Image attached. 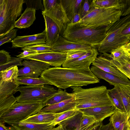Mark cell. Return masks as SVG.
<instances>
[{
	"instance_id": "obj_1",
	"label": "cell",
	"mask_w": 130,
	"mask_h": 130,
	"mask_svg": "<svg viewBox=\"0 0 130 130\" xmlns=\"http://www.w3.org/2000/svg\"><path fill=\"white\" fill-rule=\"evenodd\" d=\"M40 76L50 85L64 89L72 87H81L100 82V79L93 73L90 68H50L44 71Z\"/></svg>"
},
{
	"instance_id": "obj_2",
	"label": "cell",
	"mask_w": 130,
	"mask_h": 130,
	"mask_svg": "<svg viewBox=\"0 0 130 130\" xmlns=\"http://www.w3.org/2000/svg\"><path fill=\"white\" fill-rule=\"evenodd\" d=\"M112 24L93 28L77 23H70L61 36L69 41L85 44L94 47L100 44L106 36L108 30Z\"/></svg>"
},
{
	"instance_id": "obj_3",
	"label": "cell",
	"mask_w": 130,
	"mask_h": 130,
	"mask_svg": "<svg viewBox=\"0 0 130 130\" xmlns=\"http://www.w3.org/2000/svg\"><path fill=\"white\" fill-rule=\"evenodd\" d=\"M71 88L78 103L75 108L78 110L114 105L108 94L107 87L105 86L86 89L79 86Z\"/></svg>"
},
{
	"instance_id": "obj_4",
	"label": "cell",
	"mask_w": 130,
	"mask_h": 130,
	"mask_svg": "<svg viewBox=\"0 0 130 130\" xmlns=\"http://www.w3.org/2000/svg\"><path fill=\"white\" fill-rule=\"evenodd\" d=\"M91 2L88 13L75 23L89 28H97L113 24L120 19L121 10L99 7L93 5Z\"/></svg>"
},
{
	"instance_id": "obj_5",
	"label": "cell",
	"mask_w": 130,
	"mask_h": 130,
	"mask_svg": "<svg viewBox=\"0 0 130 130\" xmlns=\"http://www.w3.org/2000/svg\"><path fill=\"white\" fill-rule=\"evenodd\" d=\"M130 20V15L120 18L112 24L108 30L106 36L98 46V51L103 54L110 52L128 43L130 37L123 35L122 30Z\"/></svg>"
},
{
	"instance_id": "obj_6",
	"label": "cell",
	"mask_w": 130,
	"mask_h": 130,
	"mask_svg": "<svg viewBox=\"0 0 130 130\" xmlns=\"http://www.w3.org/2000/svg\"><path fill=\"white\" fill-rule=\"evenodd\" d=\"M24 3V0H0V37L15 27Z\"/></svg>"
},
{
	"instance_id": "obj_7",
	"label": "cell",
	"mask_w": 130,
	"mask_h": 130,
	"mask_svg": "<svg viewBox=\"0 0 130 130\" xmlns=\"http://www.w3.org/2000/svg\"><path fill=\"white\" fill-rule=\"evenodd\" d=\"M44 107L42 102H17L0 117V122L4 123L21 122L38 113Z\"/></svg>"
},
{
	"instance_id": "obj_8",
	"label": "cell",
	"mask_w": 130,
	"mask_h": 130,
	"mask_svg": "<svg viewBox=\"0 0 130 130\" xmlns=\"http://www.w3.org/2000/svg\"><path fill=\"white\" fill-rule=\"evenodd\" d=\"M49 85L19 87L20 95L16 97L18 102H43L57 92Z\"/></svg>"
},
{
	"instance_id": "obj_9",
	"label": "cell",
	"mask_w": 130,
	"mask_h": 130,
	"mask_svg": "<svg viewBox=\"0 0 130 130\" xmlns=\"http://www.w3.org/2000/svg\"><path fill=\"white\" fill-rule=\"evenodd\" d=\"M52 52L70 54L78 52L91 50L92 47L85 44L68 40L60 35L52 45Z\"/></svg>"
},
{
	"instance_id": "obj_10",
	"label": "cell",
	"mask_w": 130,
	"mask_h": 130,
	"mask_svg": "<svg viewBox=\"0 0 130 130\" xmlns=\"http://www.w3.org/2000/svg\"><path fill=\"white\" fill-rule=\"evenodd\" d=\"M24 60L22 62L23 67L19 69L18 77L38 78L43 73L50 68L51 65L42 61L34 60Z\"/></svg>"
},
{
	"instance_id": "obj_11",
	"label": "cell",
	"mask_w": 130,
	"mask_h": 130,
	"mask_svg": "<svg viewBox=\"0 0 130 130\" xmlns=\"http://www.w3.org/2000/svg\"><path fill=\"white\" fill-rule=\"evenodd\" d=\"M67 55V53L51 52L30 55L24 59L42 61L54 67H61L66 60Z\"/></svg>"
},
{
	"instance_id": "obj_12",
	"label": "cell",
	"mask_w": 130,
	"mask_h": 130,
	"mask_svg": "<svg viewBox=\"0 0 130 130\" xmlns=\"http://www.w3.org/2000/svg\"><path fill=\"white\" fill-rule=\"evenodd\" d=\"M42 13L47 15L52 19L59 27L60 35L61 36L71 22L62 6L60 0L51 9Z\"/></svg>"
},
{
	"instance_id": "obj_13",
	"label": "cell",
	"mask_w": 130,
	"mask_h": 130,
	"mask_svg": "<svg viewBox=\"0 0 130 130\" xmlns=\"http://www.w3.org/2000/svg\"><path fill=\"white\" fill-rule=\"evenodd\" d=\"M99 54L98 50L94 47L86 54L77 58L66 60L62 67L73 69H84L90 68Z\"/></svg>"
},
{
	"instance_id": "obj_14",
	"label": "cell",
	"mask_w": 130,
	"mask_h": 130,
	"mask_svg": "<svg viewBox=\"0 0 130 130\" xmlns=\"http://www.w3.org/2000/svg\"><path fill=\"white\" fill-rule=\"evenodd\" d=\"M45 30L42 32L32 35L18 36L11 41L13 48L22 47L38 44H46Z\"/></svg>"
},
{
	"instance_id": "obj_15",
	"label": "cell",
	"mask_w": 130,
	"mask_h": 130,
	"mask_svg": "<svg viewBox=\"0 0 130 130\" xmlns=\"http://www.w3.org/2000/svg\"><path fill=\"white\" fill-rule=\"evenodd\" d=\"M117 109L114 105L94 107L80 109L83 113L94 116L97 122H102L105 118L111 116Z\"/></svg>"
},
{
	"instance_id": "obj_16",
	"label": "cell",
	"mask_w": 130,
	"mask_h": 130,
	"mask_svg": "<svg viewBox=\"0 0 130 130\" xmlns=\"http://www.w3.org/2000/svg\"><path fill=\"white\" fill-rule=\"evenodd\" d=\"M102 70L113 74L126 80L130 81L128 78L118 70L110 59L103 56H97L92 64Z\"/></svg>"
},
{
	"instance_id": "obj_17",
	"label": "cell",
	"mask_w": 130,
	"mask_h": 130,
	"mask_svg": "<svg viewBox=\"0 0 130 130\" xmlns=\"http://www.w3.org/2000/svg\"><path fill=\"white\" fill-rule=\"evenodd\" d=\"M45 20L46 44L51 46L57 38L60 35L59 28L50 18L42 13Z\"/></svg>"
},
{
	"instance_id": "obj_18",
	"label": "cell",
	"mask_w": 130,
	"mask_h": 130,
	"mask_svg": "<svg viewBox=\"0 0 130 130\" xmlns=\"http://www.w3.org/2000/svg\"><path fill=\"white\" fill-rule=\"evenodd\" d=\"M6 123L11 126L8 127L9 130H50L55 126L52 122L42 124H36L22 121Z\"/></svg>"
},
{
	"instance_id": "obj_19",
	"label": "cell",
	"mask_w": 130,
	"mask_h": 130,
	"mask_svg": "<svg viewBox=\"0 0 130 130\" xmlns=\"http://www.w3.org/2000/svg\"><path fill=\"white\" fill-rule=\"evenodd\" d=\"M77 104L74 96L66 101L45 107L39 112L61 113L75 108Z\"/></svg>"
},
{
	"instance_id": "obj_20",
	"label": "cell",
	"mask_w": 130,
	"mask_h": 130,
	"mask_svg": "<svg viewBox=\"0 0 130 130\" xmlns=\"http://www.w3.org/2000/svg\"><path fill=\"white\" fill-rule=\"evenodd\" d=\"M91 71L99 79H103L110 84L130 85V81L126 80L112 74L106 72L92 65L90 68Z\"/></svg>"
},
{
	"instance_id": "obj_21",
	"label": "cell",
	"mask_w": 130,
	"mask_h": 130,
	"mask_svg": "<svg viewBox=\"0 0 130 130\" xmlns=\"http://www.w3.org/2000/svg\"><path fill=\"white\" fill-rule=\"evenodd\" d=\"M62 112L55 113L47 112H39L28 117L22 122L36 124L49 123L53 121Z\"/></svg>"
},
{
	"instance_id": "obj_22",
	"label": "cell",
	"mask_w": 130,
	"mask_h": 130,
	"mask_svg": "<svg viewBox=\"0 0 130 130\" xmlns=\"http://www.w3.org/2000/svg\"><path fill=\"white\" fill-rule=\"evenodd\" d=\"M126 112L117 110L110 116L109 120L115 130H129Z\"/></svg>"
},
{
	"instance_id": "obj_23",
	"label": "cell",
	"mask_w": 130,
	"mask_h": 130,
	"mask_svg": "<svg viewBox=\"0 0 130 130\" xmlns=\"http://www.w3.org/2000/svg\"><path fill=\"white\" fill-rule=\"evenodd\" d=\"M36 10L27 8L20 17L15 22L14 26L19 28H26L33 24L36 18Z\"/></svg>"
},
{
	"instance_id": "obj_24",
	"label": "cell",
	"mask_w": 130,
	"mask_h": 130,
	"mask_svg": "<svg viewBox=\"0 0 130 130\" xmlns=\"http://www.w3.org/2000/svg\"><path fill=\"white\" fill-rule=\"evenodd\" d=\"M19 85L15 82L5 81L0 79V101L18 91Z\"/></svg>"
},
{
	"instance_id": "obj_25",
	"label": "cell",
	"mask_w": 130,
	"mask_h": 130,
	"mask_svg": "<svg viewBox=\"0 0 130 130\" xmlns=\"http://www.w3.org/2000/svg\"><path fill=\"white\" fill-rule=\"evenodd\" d=\"M74 96L73 93H69L65 89L63 90L61 88H58L57 92L43 102V104L44 107L66 101Z\"/></svg>"
},
{
	"instance_id": "obj_26",
	"label": "cell",
	"mask_w": 130,
	"mask_h": 130,
	"mask_svg": "<svg viewBox=\"0 0 130 130\" xmlns=\"http://www.w3.org/2000/svg\"><path fill=\"white\" fill-rule=\"evenodd\" d=\"M91 3L94 6L100 8H112L121 10L125 6L124 0H93Z\"/></svg>"
},
{
	"instance_id": "obj_27",
	"label": "cell",
	"mask_w": 130,
	"mask_h": 130,
	"mask_svg": "<svg viewBox=\"0 0 130 130\" xmlns=\"http://www.w3.org/2000/svg\"><path fill=\"white\" fill-rule=\"evenodd\" d=\"M83 0H60L65 11L70 21L76 13H78Z\"/></svg>"
},
{
	"instance_id": "obj_28",
	"label": "cell",
	"mask_w": 130,
	"mask_h": 130,
	"mask_svg": "<svg viewBox=\"0 0 130 130\" xmlns=\"http://www.w3.org/2000/svg\"><path fill=\"white\" fill-rule=\"evenodd\" d=\"M113 86L121 98L127 113L130 110V85L118 84Z\"/></svg>"
},
{
	"instance_id": "obj_29",
	"label": "cell",
	"mask_w": 130,
	"mask_h": 130,
	"mask_svg": "<svg viewBox=\"0 0 130 130\" xmlns=\"http://www.w3.org/2000/svg\"><path fill=\"white\" fill-rule=\"evenodd\" d=\"M83 113L79 112L74 116L61 122L60 123L68 130H81L80 123Z\"/></svg>"
},
{
	"instance_id": "obj_30",
	"label": "cell",
	"mask_w": 130,
	"mask_h": 130,
	"mask_svg": "<svg viewBox=\"0 0 130 130\" xmlns=\"http://www.w3.org/2000/svg\"><path fill=\"white\" fill-rule=\"evenodd\" d=\"M127 52L126 57L120 61L109 59L112 63L130 79V53L127 51Z\"/></svg>"
},
{
	"instance_id": "obj_31",
	"label": "cell",
	"mask_w": 130,
	"mask_h": 130,
	"mask_svg": "<svg viewBox=\"0 0 130 130\" xmlns=\"http://www.w3.org/2000/svg\"><path fill=\"white\" fill-rule=\"evenodd\" d=\"M15 82L20 85L33 86L40 85H50L49 83L41 77L36 78L28 77H18Z\"/></svg>"
},
{
	"instance_id": "obj_32",
	"label": "cell",
	"mask_w": 130,
	"mask_h": 130,
	"mask_svg": "<svg viewBox=\"0 0 130 130\" xmlns=\"http://www.w3.org/2000/svg\"><path fill=\"white\" fill-rule=\"evenodd\" d=\"M19 69L17 66L0 72V79L6 82H15L18 77Z\"/></svg>"
},
{
	"instance_id": "obj_33",
	"label": "cell",
	"mask_w": 130,
	"mask_h": 130,
	"mask_svg": "<svg viewBox=\"0 0 130 130\" xmlns=\"http://www.w3.org/2000/svg\"><path fill=\"white\" fill-rule=\"evenodd\" d=\"M108 94L117 110L126 112L124 106L119 95L116 88L107 90Z\"/></svg>"
},
{
	"instance_id": "obj_34",
	"label": "cell",
	"mask_w": 130,
	"mask_h": 130,
	"mask_svg": "<svg viewBox=\"0 0 130 130\" xmlns=\"http://www.w3.org/2000/svg\"><path fill=\"white\" fill-rule=\"evenodd\" d=\"M17 102L16 98L13 94L0 101V117L7 112Z\"/></svg>"
},
{
	"instance_id": "obj_35",
	"label": "cell",
	"mask_w": 130,
	"mask_h": 130,
	"mask_svg": "<svg viewBox=\"0 0 130 130\" xmlns=\"http://www.w3.org/2000/svg\"><path fill=\"white\" fill-rule=\"evenodd\" d=\"M21 49L25 50L37 52L38 53L52 52L51 46L46 44H40L26 46Z\"/></svg>"
},
{
	"instance_id": "obj_36",
	"label": "cell",
	"mask_w": 130,
	"mask_h": 130,
	"mask_svg": "<svg viewBox=\"0 0 130 130\" xmlns=\"http://www.w3.org/2000/svg\"><path fill=\"white\" fill-rule=\"evenodd\" d=\"M79 112L76 108L62 112L52 122L54 126L58 124L63 121L75 115Z\"/></svg>"
},
{
	"instance_id": "obj_37",
	"label": "cell",
	"mask_w": 130,
	"mask_h": 130,
	"mask_svg": "<svg viewBox=\"0 0 130 130\" xmlns=\"http://www.w3.org/2000/svg\"><path fill=\"white\" fill-rule=\"evenodd\" d=\"M23 58L19 57H12L11 60L7 63L0 65V72L7 69L16 66H22Z\"/></svg>"
},
{
	"instance_id": "obj_38",
	"label": "cell",
	"mask_w": 130,
	"mask_h": 130,
	"mask_svg": "<svg viewBox=\"0 0 130 130\" xmlns=\"http://www.w3.org/2000/svg\"><path fill=\"white\" fill-rule=\"evenodd\" d=\"M18 29L13 28L3 36L0 37V46L13 40L17 37Z\"/></svg>"
},
{
	"instance_id": "obj_39",
	"label": "cell",
	"mask_w": 130,
	"mask_h": 130,
	"mask_svg": "<svg viewBox=\"0 0 130 130\" xmlns=\"http://www.w3.org/2000/svg\"><path fill=\"white\" fill-rule=\"evenodd\" d=\"M91 1L83 0L80 6L78 13L81 19L85 16L88 13L90 7Z\"/></svg>"
},
{
	"instance_id": "obj_40",
	"label": "cell",
	"mask_w": 130,
	"mask_h": 130,
	"mask_svg": "<svg viewBox=\"0 0 130 130\" xmlns=\"http://www.w3.org/2000/svg\"><path fill=\"white\" fill-rule=\"evenodd\" d=\"M27 5V8H30L36 10L41 9L43 11L44 8L42 4L41 0H24Z\"/></svg>"
},
{
	"instance_id": "obj_41",
	"label": "cell",
	"mask_w": 130,
	"mask_h": 130,
	"mask_svg": "<svg viewBox=\"0 0 130 130\" xmlns=\"http://www.w3.org/2000/svg\"><path fill=\"white\" fill-rule=\"evenodd\" d=\"M12 57L9 53L4 50L0 51V65L6 63L9 61Z\"/></svg>"
},
{
	"instance_id": "obj_42",
	"label": "cell",
	"mask_w": 130,
	"mask_h": 130,
	"mask_svg": "<svg viewBox=\"0 0 130 130\" xmlns=\"http://www.w3.org/2000/svg\"><path fill=\"white\" fill-rule=\"evenodd\" d=\"M59 0H43V11H46L54 7L58 2Z\"/></svg>"
},
{
	"instance_id": "obj_43",
	"label": "cell",
	"mask_w": 130,
	"mask_h": 130,
	"mask_svg": "<svg viewBox=\"0 0 130 130\" xmlns=\"http://www.w3.org/2000/svg\"><path fill=\"white\" fill-rule=\"evenodd\" d=\"M125 6L121 11V16L130 15V0H124Z\"/></svg>"
},
{
	"instance_id": "obj_44",
	"label": "cell",
	"mask_w": 130,
	"mask_h": 130,
	"mask_svg": "<svg viewBox=\"0 0 130 130\" xmlns=\"http://www.w3.org/2000/svg\"><path fill=\"white\" fill-rule=\"evenodd\" d=\"M89 51H84L68 54L66 60L75 59L79 58L86 54Z\"/></svg>"
},
{
	"instance_id": "obj_45",
	"label": "cell",
	"mask_w": 130,
	"mask_h": 130,
	"mask_svg": "<svg viewBox=\"0 0 130 130\" xmlns=\"http://www.w3.org/2000/svg\"><path fill=\"white\" fill-rule=\"evenodd\" d=\"M38 54L37 52L25 50L17 56L18 57H19L22 58L28 56Z\"/></svg>"
},
{
	"instance_id": "obj_46",
	"label": "cell",
	"mask_w": 130,
	"mask_h": 130,
	"mask_svg": "<svg viewBox=\"0 0 130 130\" xmlns=\"http://www.w3.org/2000/svg\"><path fill=\"white\" fill-rule=\"evenodd\" d=\"M113 129L112 123L110 121L109 123L105 125L102 124L100 126L97 130H113Z\"/></svg>"
},
{
	"instance_id": "obj_47",
	"label": "cell",
	"mask_w": 130,
	"mask_h": 130,
	"mask_svg": "<svg viewBox=\"0 0 130 130\" xmlns=\"http://www.w3.org/2000/svg\"><path fill=\"white\" fill-rule=\"evenodd\" d=\"M122 33L124 36L130 37V20L122 30Z\"/></svg>"
},
{
	"instance_id": "obj_48",
	"label": "cell",
	"mask_w": 130,
	"mask_h": 130,
	"mask_svg": "<svg viewBox=\"0 0 130 130\" xmlns=\"http://www.w3.org/2000/svg\"><path fill=\"white\" fill-rule=\"evenodd\" d=\"M81 19L80 16L78 13H75L70 23H74L79 21Z\"/></svg>"
},
{
	"instance_id": "obj_49",
	"label": "cell",
	"mask_w": 130,
	"mask_h": 130,
	"mask_svg": "<svg viewBox=\"0 0 130 130\" xmlns=\"http://www.w3.org/2000/svg\"><path fill=\"white\" fill-rule=\"evenodd\" d=\"M58 125V126L57 127L53 128L50 130H68L66 127L60 123H59Z\"/></svg>"
},
{
	"instance_id": "obj_50",
	"label": "cell",
	"mask_w": 130,
	"mask_h": 130,
	"mask_svg": "<svg viewBox=\"0 0 130 130\" xmlns=\"http://www.w3.org/2000/svg\"><path fill=\"white\" fill-rule=\"evenodd\" d=\"M121 47L123 48L128 52H130V42H129L127 44L123 45Z\"/></svg>"
},
{
	"instance_id": "obj_51",
	"label": "cell",
	"mask_w": 130,
	"mask_h": 130,
	"mask_svg": "<svg viewBox=\"0 0 130 130\" xmlns=\"http://www.w3.org/2000/svg\"><path fill=\"white\" fill-rule=\"evenodd\" d=\"M0 130H9L8 127L5 126L4 123L0 122Z\"/></svg>"
},
{
	"instance_id": "obj_52",
	"label": "cell",
	"mask_w": 130,
	"mask_h": 130,
	"mask_svg": "<svg viewBox=\"0 0 130 130\" xmlns=\"http://www.w3.org/2000/svg\"><path fill=\"white\" fill-rule=\"evenodd\" d=\"M102 124V122H97L96 125L91 130H97L100 126Z\"/></svg>"
},
{
	"instance_id": "obj_53",
	"label": "cell",
	"mask_w": 130,
	"mask_h": 130,
	"mask_svg": "<svg viewBox=\"0 0 130 130\" xmlns=\"http://www.w3.org/2000/svg\"><path fill=\"white\" fill-rule=\"evenodd\" d=\"M127 121L129 126L130 125V110L127 113Z\"/></svg>"
},
{
	"instance_id": "obj_54",
	"label": "cell",
	"mask_w": 130,
	"mask_h": 130,
	"mask_svg": "<svg viewBox=\"0 0 130 130\" xmlns=\"http://www.w3.org/2000/svg\"><path fill=\"white\" fill-rule=\"evenodd\" d=\"M129 129H130V125L129 126Z\"/></svg>"
},
{
	"instance_id": "obj_55",
	"label": "cell",
	"mask_w": 130,
	"mask_h": 130,
	"mask_svg": "<svg viewBox=\"0 0 130 130\" xmlns=\"http://www.w3.org/2000/svg\"><path fill=\"white\" fill-rule=\"evenodd\" d=\"M129 52V53H130V52Z\"/></svg>"
},
{
	"instance_id": "obj_56",
	"label": "cell",
	"mask_w": 130,
	"mask_h": 130,
	"mask_svg": "<svg viewBox=\"0 0 130 130\" xmlns=\"http://www.w3.org/2000/svg\"><path fill=\"white\" fill-rule=\"evenodd\" d=\"M113 130H115V129H113Z\"/></svg>"
}]
</instances>
